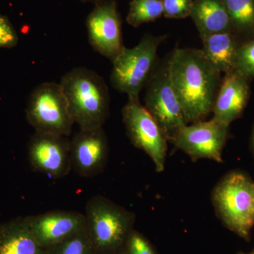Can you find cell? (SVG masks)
I'll list each match as a JSON object with an SVG mask.
<instances>
[{"mask_svg":"<svg viewBox=\"0 0 254 254\" xmlns=\"http://www.w3.org/2000/svg\"><path fill=\"white\" fill-rule=\"evenodd\" d=\"M252 150H253V153L254 154V127L253 132H252Z\"/></svg>","mask_w":254,"mask_h":254,"instance_id":"26","label":"cell"},{"mask_svg":"<svg viewBox=\"0 0 254 254\" xmlns=\"http://www.w3.org/2000/svg\"><path fill=\"white\" fill-rule=\"evenodd\" d=\"M46 250L48 254H93L95 252L85 229Z\"/></svg>","mask_w":254,"mask_h":254,"instance_id":"20","label":"cell"},{"mask_svg":"<svg viewBox=\"0 0 254 254\" xmlns=\"http://www.w3.org/2000/svg\"><path fill=\"white\" fill-rule=\"evenodd\" d=\"M229 126L214 120L187 125L172 143L193 160L208 159L222 163V150L226 143Z\"/></svg>","mask_w":254,"mask_h":254,"instance_id":"10","label":"cell"},{"mask_svg":"<svg viewBox=\"0 0 254 254\" xmlns=\"http://www.w3.org/2000/svg\"><path fill=\"white\" fill-rule=\"evenodd\" d=\"M249 81L235 71L225 73L214 101L212 120L230 126L242 116L250 97Z\"/></svg>","mask_w":254,"mask_h":254,"instance_id":"14","label":"cell"},{"mask_svg":"<svg viewBox=\"0 0 254 254\" xmlns=\"http://www.w3.org/2000/svg\"><path fill=\"white\" fill-rule=\"evenodd\" d=\"M253 252H254V250L253 251Z\"/></svg>","mask_w":254,"mask_h":254,"instance_id":"30","label":"cell"},{"mask_svg":"<svg viewBox=\"0 0 254 254\" xmlns=\"http://www.w3.org/2000/svg\"><path fill=\"white\" fill-rule=\"evenodd\" d=\"M239 38L254 37V0H222Z\"/></svg>","mask_w":254,"mask_h":254,"instance_id":"18","label":"cell"},{"mask_svg":"<svg viewBox=\"0 0 254 254\" xmlns=\"http://www.w3.org/2000/svg\"><path fill=\"white\" fill-rule=\"evenodd\" d=\"M145 88L144 107L172 143L188 124L172 81L169 56L159 62Z\"/></svg>","mask_w":254,"mask_h":254,"instance_id":"6","label":"cell"},{"mask_svg":"<svg viewBox=\"0 0 254 254\" xmlns=\"http://www.w3.org/2000/svg\"><path fill=\"white\" fill-rule=\"evenodd\" d=\"M85 217L95 252L113 254L126 244L135 220L134 214L100 195L88 200Z\"/></svg>","mask_w":254,"mask_h":254,"instance_id":"5","label":"cell"},{"mask_svg":"<svg viewBox=\"0 0 254 254\" xmlns=\"http://www.w3.org/2000/svg\"><path fill=\"white\" fill-rule=\"evenodd\" d=\"M28 158L34 170L51 178L66 176L72 169L66 136L36 132L28 145Z\"/></svg>","mask_w":254,"mask_h":254,"instance_id":"11","label":"cell"},{"mask_svg":"<svg viewBox=\"0 0 254 254\" xmlns=\"http://www.w3.org/2000/svg\"><path fill=\"white\" fill-rule=\"evenodd\" d=\"M169 60L172 81L187 123L204 120L213 110L222 73L201 50L176 48Z\"/></svg>","mask_w":254,"mask_h":254,"instance_id":"1","label":"cell"},{"mask_svg":"<svg viewBox=\"0 0 254 254\" xmlns=\"http://www.w3.org/2000/svg\"><path fill=\"white\" fill-rule=\"evenodd\" d=\"M254 182L242 172L227 174L214 187L211 199L222 223L249 241L254 225Z\"/></svg>","mask_w":254,"mask_h":254,"instance_id":"3","label":"cell"},{"mask_svg":"<svg viewBox=\"0 0 254 254\" xmlns=\"http://www.w3.org/2000/svg\"><path fill=\"white\" fill-rule=\"evenodd\" d=\"M190 17L200 38L222 32H233L222 0H193Z\"/></svg>","mask_w":254,"mask_h":254,"instance_id":"16","label":"cell"},{"mask_svg":"<svg viewBox=\"0 0 254 254\" xmlns=\"http://www.w3.org/2000/svg\"><path fill=\"white\" fill-rule=\"evenodd\" d=\"M114 254H127L126 250L121 251V252H117V253Z\"/></svg>","mask_w":254,"mask_h":254,"instance_id":"27","label":"cell"},{"mask_svg":"<svg viewBox=\"0 0 254 254\" xmlns=\"http://www.w3.org/2000/svg\"><path fill=\"white\" fill-rule=\"evenodd\" d=\"M123 118L132 144L150 157L158 173L164 171L168 141L155 119L139 100L130 98L123 108Z\"/></svg>","mask_w":254,"mask_h":254,"instance_id":"8","label":"cell"},{"mask_svg":"<svg viewBox=\"0 0 254 254\" xmlns=\"http://www.w3.org/2000/svg\"><path fill=\"white\" fill-rule=\"evenodd\" d=\"M125 247L127 254H155L148 240L134 230L127 238Z\"/></svg>","mask_w":254,"mask_h":254,"instance_id":"23","label":"cell"},{"mask_svg":"<svg viewBox=\"0 0 254 254\" xmlns=\"http://www.w3.org/2000/svg\"><path fill=\"white\" fill-rule=\"evenodd\" d=\"M38 245L48 250L86 228L85 215L76 211L54 210L26 218Z\"/></svg>","mask_w":254,"mask_h":254,"instance_id":"12","label":"cell"},{"mask_svg":"<svg viewBox=\"0 0 254 254\" xmlns=\"http://www.w3.org/2000/svg\"><path fill=\"white\" fill-rule=\"evenodd\" d=\"M237 254H254V252H252V253L250 254L244 253V252H239V253H237Z\"/></svg>","mask_w":254,"mask_h":254,"instance_id":"28","label":"cell"},{"mask_svg":"<svg viewBox=\"0 0 254 254\" xmlns=\"http://www.w3.org/2000/svg\"></svg>","mask_w":254,"mask_h":254,"instance_id":"29","label":"cell"},{"mask_svg":"<svg viewBox=\"0 0 254 254\" xmlns=\"http://www.w3.org/2000/svg\"><path fill=\"white\" fill-rule=\"evenodd\" d=\"M201 50L207 60L221 73L235 71L241 42L234 32L214 33L200 38Z\"/></svg>","mask_w":254,"mask_h":254,"instance_id":"15","label":"cell"},{"mask_svg":"<svg viewBox=\"0 0 254 254\" xmlns=\"http://www.w3.org/2000/svg\"><path fill=\"white\" fill-rule=\"evenodd\" d=\"M235 71L249 79L254 78V37L241 42L237 51Z\"/></svg>","mask_w":254,"mask_h":254,"instance_id":"21","label":"cell"},{"mask_svg":"<svg viewBox=\"0 0 254 254\" xmlns=\"http://www.w3.org/2000/svg\"><path fill=\"white\" fill-rule=\"evenodd\" d=\"M28 121L39 133L68 136L74 125L60 83L45 82L32 92L26 109Z\"/></svg>","mask_w":254,"mask_h":254,"instance_id":"7","label":"cell"},{"mask_svg":"<svg viewBox=\"0 0 254 254\" xmlns=\"http://www.w3.org/2000/svg\"><path fill=\"white\" fill-rule=\"evenodd\" d=\"M86 24L92 48L113 63L125 48L116 1L105 0L96 3Z\"/></svg>","mask_w":254,"mask_h":254,"instance_id":"9","label":"cell"},{"mask_svg":"<svg viewBox=\"0 0 254 254\" xmlns=\"http://www.w3.org/2000/svg\"><path fill=\"white\" fill-rule=\"evenodd\" d=\"M17 43V33L12 25L7 18L0 15V48H13Z\"/></svg>","mask_w":254,"mask_h":254,"instance_id":"24","label":"cell"},{"mask_svg":"<svg viewBox=\"0 0 254 254\" xmlns=\"http://www.w3.org/2000/svg\"><path fill=\"white\" fill-rule=\"evenodd\" d=\"M193 0H162L163 16L173 19L190 17Z\"/></svg>","mask_w":254,"mask_h":254,"instance_id":"22","label":"cell"},{"mask_svg":"<svg viewBox=\"0 0 254 254\" xmlns=\"http://www.w3.org/2000/svg\"><path fill=\"white\" fill-rule=\"evenodd\" d=\"M73 123L80 130L103 127L110 113V93L103 77L93 70L73 68L60 83Z\"/></svg>","mask_w":254,"mask_h":254,"instance_id":"2","label":"cell"},{"mask_svg":"<svg viewBox=\"0 0 254 254\" xmlns=\"http://www.w3.org/2000/svg\"><path fill=\"white\" fill-rule=\"evenodd\" d=\"M163 16L162 0H131L127 16V22L138 28Z\"/></svg>","mask_w":254,"mask_h":254,"instance_id":"19","label":"cell"},{"mask_svg":"<svg viewBox=\"0 0 254 254\" xmlns=\"http://www.w3.org/2000/svg\"><path fill=\"white\" fill-rule=\"evenodd\" d=\"M108 152L103 127L80 130L70 141L71 168L82 177H94L104 168Z\"/></svg>","mask_w":254,"mask_h":254,"instance_id":"13","label":"cell"},{"mask_svg":"<svg viewBox=\"0 0 254 254\" xmlns=\"http://www.w3.org/2000/svg\"><path fill=\"white\" fill-rule=\"evenodd\" d=\"M0 254H48L32 235L26 218L0 226Z\"/></svg>","mask_w":254,"mask_h":254,"instance_id":"17","label":"cell"},{"mask_svg":"<svg viewBox=\"0 0 254 254\" xmlns=\"http://www.w3.org/2000/svg\"><path fill=\"white\" fill-rule=\"evenodd\" d=\"M82 2H91V3H95V4H96V3L100 2V1H105V0H81Z\"/></svg>","mask_w":254,"mask_h":254,"instance_id":"25","label":"cell"},{"mask_svg":"<svg viewBox=\"0 0 254 254\" xmlns=\"http://www.w3.org/2000/svg\"><path fill=\"white\" fill-rule=\"evenodd\" d=\"M167 35L147 33L132 48L125 47L113 62L110 83L117 91L126 93L128 98L139 100L159 64L158 49Z\"/></svg>","mask_w":254,"mask_h":254,"instance_id":"4","label":"cell"}]
</instances>
